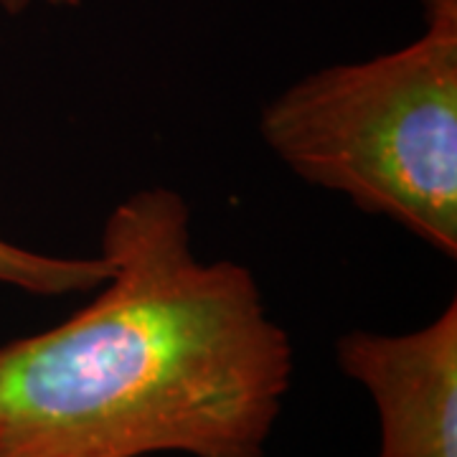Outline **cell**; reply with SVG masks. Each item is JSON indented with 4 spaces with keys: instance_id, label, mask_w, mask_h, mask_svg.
Listing matches in <instances>:
<instances>
[{
    "instance_id": "cell-1",
    "label": "cell",
    "mask_w": 457,
    "mask_h": 457,
    "mask_svg": "<svg viewBox=\"0 0 457 457\" xmlns=\"http://www.w3.org/2000/svg\"><path fill=\"white\" fill-rule=\"evenodd\" d=\"M99 254L82 311L0 343V457H267L295 348L254 275L198 260L168 186L122 198Z\"/></svg>"
},
{
    "instance_id": "cell-2",
    "label": "cell",
    "mask_w": 457,
    "mask_h": 457,
    "mask_svg": "<svg viewBox=\"0 0 457 457\" xmlns=\"http://www.w3.org/2000/svg\"><path fill=\"white\" fill-rule=\"evenodd\" d=\"M425 31L318 69L270 99L267 147L297 179L457 257V0H422Z\"/></svg>"
},
{
    "instance_id": "cell-3",
    "label": "cell",
    "mask_w": 457,
    "mask_h": 457,
    "mask_svg": "<svg viewBox=\"0 0 457 457\" xmlns=\"http://www.w3.org/2000/svg\"><path fill=\"white\" fill-rule=\"evenodd\" d=\"M336 361L374 402L376 457H457L455 300L407 333H343Z\"/></svg>"
},
{
    "instance_id": "cell-4",
    "label": "cell",
    "mask_w": 457,
    "mask_h": 457,
    "mask_svg": "<svg viewBox=\"0 0 457 457\" xmlns=\"http://www.w3.org/2000/svg\"><path fill=\"white\" fill-rule=\"evenodd\" d=\"M110 278V264L102 254L62 257L29 246L13 245L0 237V285L21 293L59 297V295L95 293Z\"/></svg>"
},
{
    "instance_id": "cell-5",
    "label": "cell",
    "mask_w": 457,
    "mask_h": 457,
    "mask_svg": "<svg viewBox=\"0 0 457 457\" xmlns=\"http://www.w3.org/2000/svg\"><path fill=\"white\" fill-rule=\"evenodd\" d=\"M3 3L11 11H23L26 5H31L33 0H3ZM44 3H49V5H77L79 0H44Z\"/></svg>"
}]
</instances>
